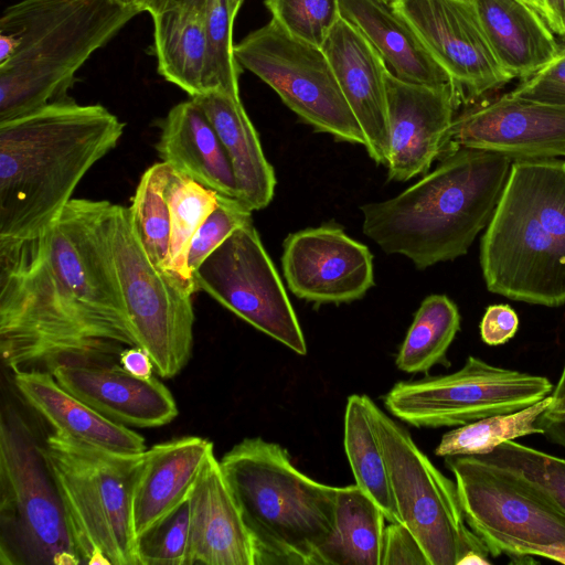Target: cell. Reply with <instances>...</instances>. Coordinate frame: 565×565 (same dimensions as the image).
<instances>
[{
    "label": "cell",
    "mask_w": 565,
    "mask_h": 565,
    "mask_svg": "<svg viewBox=\"0 0 565 565\" xmlns=\"http://www.w3.org/2000/svg\"><path fill=\"white\" fill-rule=\"evenodd\" d=\"M109 203L72 199L41 234L0 238V351L12 374L115 364L138 347L104 233Z\"/></svg>",
    "instance_id": "obj_1"
},
{
    "label": "cell",
    "mask_w": 565,
    "mask_h": 565,
    "mask_svg": "<svg viewBox=\"0 0 565 565\" xmlns=\"http://www.w3.org/2000/svg\"><path fill=\"white\" fill-rule=\"evenodd\" d=\"M124 127L106 107L70 97L0 122V238L46 231Z\"/></svg>",
    "instance_id": "obj_2"
},
{
    "label": "cell",
    "mask_w": 565,
    "mask_h": 565,
    "mask_svg": "<svg viewBox=\"0 0 565 565\" xmlns=\"http://www.w3.org/2000/svg\"><path fill=\"white\" fill-rule=\"evenodd\" d=\"M512 161L491 151L454 149L398 195L362 205L363 232L420 270L462 256L488 226Z\"/></svg>",
    "instance_id": "obj_3"
},
{
    "label": "cell",
    "mask_w": 565,
    "mask_h": 565,
    "mask_svg": "<svg viewBox=\"0 0 565 565\" xmlns=\"http://www.w3.org/2000/svg\"><path fill=\"white\" fill-rule=\"evenodd\" d=\"M141 13L121 0H20L0 18V122L68 98L77 71Z\"/></svg>",
    "instance_id": "obj_4"
},
{
    "label": "cell",
    "mask_w": 565,
    "mask_h": 565,
    "mask_svg": "<svg viewBox=\"0 0 565 565\" xmlns=\"http://www.w3.org/2000/svg\"><path fill=\"white\" fill-rule=\"evenodd\" d=\"M487 288L527 303H565V160H513L481 238Z\"/></svg>",
    "instance_id": "obj_5"
},
{
    "label": "cell",
    "mask_w": 565,
    "mask_h": 565,
    "mask_svg": "<svg viewBox=\"0 0 565 565\" xmlns=\"http://www.w3.org/2000/svg\"><path fill=\"white\" fill-rule=\"evenodd\" d=\"M220 466L252 537L256 565H321L335 535L339 487L309 478L285 448L260 437L241 440Z\"/></svg>",
    "instance_id": "obj_6"
},
{
    "label": "cell",
    "mask_w": 565,
    "mask_h": 565,
    "mask_svg": "<svg viewBox=\"0 0 565 565\" xmlns=\"http://www.w3.org/2000/svg\"><path fill=\"white\" fill-rule=\"evenodd\" d=\"M43 450L85 565H139L132 495L143 459L54 431Z\"/></svg>",
    "instance_id": "obj_7"
},
{
    "label": "cell",
    "mask_w": 565,
    "mask_h": 565,
    "mask_svg": "<svg viewBox=\"0 0 565 565\" xmlns=\"http://www.w3.org/2000/svg\"><path fill=\"white\" fill-rule=\"evenodd\" d=\"M43 446L23 423L0 426V565H78Z\"/></svg>",
    "instance_id": "obj_8"
},
{
    "label": "cell",
    "mask_w": 565,
    "mask_h": 565,
    "mask_svg": "<svg viewBox=\"0 0 565 565\" xmlns=\"http://www.w3.org/2000/svg\"><path fill=\"white\" fill-rule=\"evenodd\" d=\"M104 233L137 344L161 377H173L192 354L196 289L153 266L132 230L128 207L109 203Z\"/></svg>",
    "instance_id": "obj_9"
},
{
    "label": "cell",
    "mask_w": 565,
    "mask_h": 565,
    "mask_svg": "<svg viewBox=\"0 0 565 565\" xmlns=\"http://www.w3.org/2000/svg\"><path fill=\"white\" fill-rule=\"evenodd\" d=\"M366 408L401 522L414 534L429 565H460L470 553L489 557L486 544L465 520L456 482L430 461L404 426L369 396Z\"/></svg>",
    "instance_id": "obj_10"
},
{
    "label": "cell",
    "mask_w": 565,
    "mask_h": 565,
    "mask_svg": "<svg viewBox=\"0 0 565 565\" xmlns=\"http://www.w3.org/2000/svg\"><path fill=\"white\" fill-rule=\"evenodd\" d=\"M445 458L465 520L492 557H537L565 541V513L537 489L477 456Z\"/></svg>",
    "instance_id": "obj_11"
},
{
    "label": "cell",
    "mask_w": 565,
    "mask_h": 565,
    "mask_svg": "<svg viewBox=\"0 0 565 565\" xmlns=\"http://www.w3.org/2000/svg\"><path fill=\"white\" fill-rule=\"evenodd\" d=\"M242 68L260 78L303 121L335 139L365 147L364 134L322 49L274 20L234 45Z\"/></svg>",
    "instance_id": "obj_12"
},
{
    "label": "cell",
    "mask_w": 565,
    "mask_h": 565,
    "mask_svg": "<svg viewBox=\"0 0 565 565\" xmlns=\"http://www.w3.org/2000/svg\"><path fill=\"white\" fill-rule=\"evenodd\" d=\"M553 388L546 376L469 355L454 373L396 383L383 401L401 422L417 428H440L522 409L551 395Z\"/></svg>",
    "instance_id": "obj_13"
},
{
    "label": "cell",
    "mask_w": 565,
    "mask_h": 565,
    "mask_svg": "<svg viewBox=\"0 0 565 565\" xmlns=\"http://www.w3.org/2000/svg\"><path fill=\"white\" fill-rule=\"evenodd\" d=\"M194 286L300 355L307 344L282 281L253 223L235 230L193 273Z\"/></svg>",
    "instance_id": "obj_14"
},
{
    "label": "cell",
    "mask_w": 565,
    "mask_h": 565,
    "mask_svg": "<svg viewBox=\"0 0 565 565\" xmlns=\"http://www.w3.org/2000/svg\"><path fill=\"white\" fill-rule=\"evenodd\" d=\"M434 60L449 75L460 102L512 79L498 62L471 0H393Z\"/></svg>",
    "instance_id": "obj_15"
},
{
    "label": "cell",
    "mask_w": 565,
    "mask_h": 565,
    "mask_svg": "<svg viewBox=\"0 0 565 565\" xmlns=\"http://www.w3.org/2000/svg\"><path fill=\"white\" fill-rule=\"evenodd\" d=\"M281 267L289 290L317 305L361 299L374 285L369 247L335 223L290 233L282 244Z\"/></svg>",
    "instance_id": "obj_16"
},
{
    "label": "cell",
    "mask_w": 565,
    "mask_h": 565,
    "mask_svg": "<svg viewBox=\"0 0 565 565\" xmlns=\"http://www.w3.org/2000/svg\"><path fill=\"white\" fill-rule=\"evenodd\" d=\"M457 148L512 160L565 156V108L508 93L455 117L440 158Z\"/></svg>",
    "instance_id": "obj_17"
},
{
    "label": "cell",
    "mask_w": 565,
    "mask_h": 565,
    "mask_svg": "<svg viewBox=\"0 0 565 565\" xmlns=\"http://www.w3.org/2000/svg\"><path fill=\"white\" fill-rule=\"evenodd\" d=\"M390 130L388 180L405 182L425 174L440 158L461 103L452 84L438 86L386 74Z\"/></svg>",
    "instance_id": "obj_18"
},
{
    "label": "cell",
    "mask_w": 565,
    "mask_h": 565,
    "mask_svg": "<svg viewBox=\"0 0 565 565\" xmlns=\"http://www.w3.org/2000/svg\"><path fill=\"white\" fill-rule=\"evenodd\" d=\"M322 49L364 134L369 156L377 164L387 166V64L364 34L343 18L332 28Z\"/></svg>",
    "instance_id": "obj_19"
},
{
    "label": "cell",
    "mask_w": 565,
    "mask_h": 565,
    "mask_svg": "<svg viewBox=\"0 0 565 565\" xmlns=\"http://www.w3.org/2000/svg\"><path fill=\"white\" fill-rule=\"evenodd\" d=\"M52 374L68 393L127 427H160L178 415L174 397L162 382L137 377L118 363L61 366Z\"/></svg>",
    "instance_id": "obj_20"
},
{
    "label": "cell",
    "mask_w": 565,
    "mask_h": 565,
    "mask_svg": "<svg viewBox=\"0 0 565 565\" xmlns=\"http://www.w3.org/2000/svg\"><path fill=\"white\" fill-rule=\"evenodd\" d=\"M184 565H256L255 548L213 454L190 494Z\"/></svg>",
    "instance_id": "obj_21"
},
{
    "label": "cell",
    "mask_w": 565,
    "mask_h": 565,
    "mask_svg": "<svg viewBox=\"0 0 565 565\" xmlns=\"http://www.w3.org/2000/svg\"><path fill=\"white\" fill-rule=\"evenodd\" d=\"M213 454V443L198 436L159 443L143 452L132 495L136 539L188 500Z\"/></svg>",
    "instance_id": "obj_22"
},
{
    "label": "cell",
    "mask_w": 565,
    "mask_h": 565,
    "mask_svg": "<svg viewBox=\"0 0 565 565\" xmlns=\"http://www.w3.org/2000/svg\"><path fill=\"white\" fill-rule=\"evenodd\" d=\"M160 128L156 148L163 162L217 194L237 198L236 180L224 146L194 99L174 105Z\"/></svg>",
    "instance_id": "obj_23"
},
{
    "label": "cell",
    "mask_w": 565,
    "mask_h": 565,
    "mask_svg": "<svg viewBox=\"0 0 565 565\" xmlns=\"http://www.w3.org/2000/svg\"><path fill=\"white\" fill-rule=\"evenodd\" d=\"M13 383L23 399L54 431L119 454L146 451L142 436L94 411L64 390L52 373H14Z\"/></svg>",
    "instance_id": "obj_24"
},
{
    "label": "cell",
    "mask_w": 565,
    "mask_h": 565,
    "mask_svg": "<svg viewBox=\"0 0 565 565\" xmlns=\"http://www.w3.org/2000/svg\"><path fill=\"white\" fill-rule=\"evenodd\" d=\"M190 98L206 114L224 146L236 180L237 199L253 211L268 206L276 188L275 171L241 98L222 89Z\"/></svg>",
    "instance_id": "obj_25"
},
{
    "label": "cell",
    "mask_w": 565,
    "mask_h": 565,
    "mask_svg": "<svg viewBox=\"0 0 565 565\" xmlns=\"http://www.w3.org/2000/svg\"><path fill=\"white\" fill-rule=\"evenodd\" d=\"M340 14L364 34L401 79L431 86L451 84L449 75L391 2L340 0Z\"/></svg>",
    "instance_id": "obj_26"
},
{
    "label": "cell",
    "mask_w": 565,
    "mask_h": 565,
    "mask_svg": "<svg viewBox=\"0 0 565 565\" xmlns=\"http://www.w3.org/2000/svg\"><path fill=\"white\" fill-rule=\"evenodd\" d=\"M488 42L511 77L527 78L558 52L546 21L522 0H471Z\"/></svg>",
    "instance_id": "obj_27"
},
{
    "label": "cell",
    "mask_w": 565,
    "mask_h": 565,
    "mask_svg": "<svg viewBox=\"0 0 565 565\" xmlns=\"http://www.w3.org/2000/svg\"><path fill=\"white\" fill-rule=\"evenodd\" d=\"M151 18L158 73L190 97L205 93L204 15L173 10Z\"/></svg>",
    "instance_id": "obj_28"
},
{
    "label": "cell",
    "mask_w": 565,
    "mask_h": 565,
    "mask_svg": "<svg viewBox=\"0 0 565 565\" xmlns=\"http://www.w3.org/2000/svg\"><path fill=\"white\" fill-rule=\"evenodd\" d=\"M386 522L381 508L356 484L339 487L335 535L321 565H382Z\"/></svg>",
    "instance_id": "obj_29"
},
{
    "label": "cell",
    "mask_w": 565,
    "mask_h": 565,
    "mask_svg": "<svg viewBox=\"0 0 565 565\" xmlns=\"http://www.w3.org/2000/svg\"><path fill=\"white\" fill-rule=\"evenodd\" d=\"M343 444L355 484L383 511L387 522H401L387 466L366 408V395L348 397Z\"/></svg>",
    "instance_id": "obj_30"
},
{
    "label": "cell",
    "mask_w": 565,
    "mask_h": 565,
    "mask_svg": "<svg viewBox=\"0 0 565 565\" xmlns=\"http://www.w3.org/2000/svg\"><path fill=\"white\" fill-rule=\"evenodd\" d=\"M460 330V313L445 295L426 297L398 350L395 363L405 373H426L435 365L449 366L447 352Z\"/></svg>",
    "instance_id": "obj_31"
},
{
    "label": "cell",
    "mask_w": 565,
    "mask_h": 565,
    "mask_svg": "<svg viewBox=\"0 0 565 565\" xmlns=\"http://www.w3.org/2000/svg\"><path fill=\"white\" fill-rule=\"evenodd\" d=\"M169 172L170 166L163 161L148 168L141 175L128 206L132 230L145 253L153 266L167 273H170L171 236L168 199Z\"/></svg>",
    "instance_id": "obj_32"
},
{
    "label": "cell",
    "mask_w": 565,
    "mask_h": 565,
    "mask_svg": "<svg viewBox=\"0 0 565 565\" xmlns=\"http://www.w3.org/2000/svg\"><path fill=\"white\" fill-rule=\"evenodd\" d=\"M552 402L553 396L548 395L522 409L458 426L443 435L435 454L439 457L486 455L508 440L542 435L537 420Z\"/></svg>",
    "instance_id": "obj_33"
},
{
    "label": "cell",
    "mask_w": 565,
    "mask_h": 565,
    "mask_svg": "<svg viewBox=\"0 0 565 565\" xmlns=\"http://www.w3.org/2000/svg\"><path fill=\"white\" fill-rule=\"evenodd\" d=\"M217 196L215 191L206 189L170 166L168 181L171 225L169 271L193 285L194 281L186 268L188 252L195 232L216 205Z\"/></svg>",
    "instance_id": "obj_34"
},
{
    "label": "cell",
    "mask_w": 565,
    "mask_h": 565,
    "mask_svg": "<svg viewBox=\"0 0 565 565\" xmlns=\"http://www.w3.org/2000/svg\"><path fill=\"white\" fill-rule=\"evenodd\" d=\"M477 457L537 489L565 513L564 458L514 440H508L491 452Z\"/></svg>",
    "instance_id": "obj_35"
},
{
    "label": "cell",
    "mask_w": 565,
    "mask_h": 565,
    "mask_svg": "<svg viewBox=\"0 0 565 565\" xmlns=\"http://www.w3.org/2000/svg\"><path fill=\"white\" fill-rule=\"evenodd\" d=\"M234 20L227 0H209L204 12L205 92L222 89L239 97L241 66L234 55Z\"/></svg>",
    "instance_id": "obj_36"
},
{
    "label": "cell",
    "mask_w": 565,
    "mask_h": 565,
    "mask_svg": "<svg viewBox=\"0 0 565 565\" xmlns=\"http://www.w3.org/2000/svg\"><path fill=\"white\" fill-rule=\"evenodd\" d=\"M277 22L290 34L322 46L341 18L340 0H264Z\"/></svg>",
    "instance_id": "obj_37"
},
{
    "label": "cell",
    "mask_w": 565,
    "mask_h": 565,
    "mask_svg": "<svg viewBox=\"0 0 565 565\" xmlns=\"http://www.w3.org/2000/svg\"><path fill=\"white\" fill-rule=\"evenodd\" d=\"M189 499L136 539L139 565H184L189 541Z\"/></svg>",
    "instance_id": "obj_38"
},
{
    "label": "cell",
    "mask_w": 565,
    "mask_h": 565,
    "mask_svg": "<svg viewBox=\"0 0 565 565\" xmlns=\"http://www.w3.org/2000/svg\"><path fill=\"white\" fill-rule=\"evenodd\" d=\"M252 213L253 210L239 199L218 194L216 205L191 241L186 257V268L191 277L205 258L235 230L253 223Z\"/></svg>",
    "instance_id": "obj_39"
},
{
    "label": "cell",
    "mask_w": 565,
    "mask_h": 565,
    "mask_svg": "<svg viewBox=\"0 0 565 565\" xmlns=\"http://www.w3.org/2000/svg\"><path fill=\"white\" fill-rule=\"evenodd\" d=\"M511 94L565 108V46L540 71L525 78Z\"/></svg>",
    "instance_id": "obj_40"
},
{
    "label": "cell",
    "mask_w": 565,
    "mask_h": 565,
    "mask_svg": "<svg viewBox=\"0 0 565 565\" xmlns=\"http://www.w3.org/2000/svg\"><path fill=\"white\" fill-rule=\"evenodd\" d=\"M429 565V562L414 536L402 522H388L384 533L382 565Z\"/></svg>",
    "instance_id": "obj_41"
},
{
    "label": "cell",
    "mask_w": 565,
    "mask_h": 565,
    "mask_svg": "<svg viewBox=\"0 0 565 565\" xmlns=\"http://www.w3.org/2000/svg\"><path fill=\"white\" fill-rule=\"evenodd\" d=\"M518 328V315L509 305H492L481 319L480 335L488 345H501L515 335Z\"/></svg>",
    "instance_id": "obj_42"
},
{
    "label": "cell",
    "mask_w": 565,
    "mask_h": 565,
    "mask_svg": "<svg viewBox=\"0 0 565 565\" xmlns=\"http://www.w3.org/2000/svg\"><path fill=\"white\" fill-rule=\"evenodd\" d=\"M551 395L553 402L541 415L537 425L548 441L565 449V361Z\"/></svg>",
    "instance_id": "obj_43"
},
{
    "label": "cell",
    "mask_w": 565,
    "mask_h": 565,
    "mask_svg": "<svg viewBox=\"0 0 565 565\" xmlns=\"http://www.w3.org/2000/svg\"><path fill=\"white\" fill-rule=\"evenodd\" d=\"M209 0H136L141 12H148L151 17L167 11H186L204 15Z\"/></svg>",
    "instance_id": "obj_44"
},
{
    "label": "cell",
    "mask_w": 565,
    "mask_h": 565,
    "mask_svg": "<svg viewBox=\"0 0 565 565\" xmlns=\"http://www.w3.org/2000/svg\"><path fill=\"white\" fill-rule=\"evenodd\" d=\"M119 364L128 373L142 379L151 377L154 369L150 355L140 347L124 350L119 356Z\"/></svg>",
    "instance_id": "obj_45"
},
{
    "label": "cell",
    "mask_w": 565,
    "mask_h": 565,
    "mask_svg": "<svg viewBox=\"0 0 565 565\" xmlns=\"http://www.w3.org/2000/svg\"><path fill=\"white\" fill-rule=\"evenodd\" d=\"M545 21L550 29L565 36V0H543Z\"/></svg>",
    "instance_id": "obj_46"
},
{
    "label": "cell",
    "mask_w": 565,
    "mask_h": 565,
    "mask_svg": "<svg viewBox=\"0 0 565 565\" xmlns=\"http://www.w3.org/2000/svg\"><path fill=\"white\" fill-rule=\"evenodd\" d=\"M537 557H543L565 564V541L543 547L539 552Z\"/></svg>",
    "instance_id": "obj_47"
},
{
    "label": "cell",
    "mask_w": 565,
    "mask_h": 565,
    "mask_svg": "<svg viewBox=\"0 0 565 565\" xmlns=\"http://www.w3.org/2000/svg\"><path fill=\"white\" fill-rule=\"evenodd\" d=\"M527 3L531 8H533L544 20H545V9L543 0H522Z\"/></svg>",
    "instance_id": "obj_48"
},
{
    "label": "cell",
    "mask_w": 565,
    "mask_h": 565,
    "mask_svg": "<svg viewBox=\"0 0 565 565\" xmlns=\"http://www.w3.org/2000/svg\"><path fill=\"white\" fill-rule=\"evenodd\" d=\"M243 1L244 0H227L228 7H230V12H231L233 20H235Z\"/></svg>",
    "instance_id": "obj_49"
},
{
    "label": "cell",
    "mask_w": 565,
    "mask_h": 565,
    "mask_svg": "<svg viewBox=\"0 0 565 565\" xmlns=\"http://www.w3.org/2000/svg\"><path fill=\"white\" fill-rule=\"evenodd\" d=\"M121 1H122V2H125V3H134V4H136V3H135V2H136V0H121Z\"/></svg>",
    "instance_id": "obj_50"
},
{
    "label": "cell",
    "mask_w": 565,
    "mask_h": 565,
    "mask_svg": "<svg viewBox=\"0 0 565 565\" xmlns=\"http://www.w3.org/2000/svg\"><path fill=\"white\" fill-rule=\"evenodd\" d=\"M386 1L392 2L393 0H386Z\"/></svg>",
    "instance_id": "obj_51"
}]
</instances>
